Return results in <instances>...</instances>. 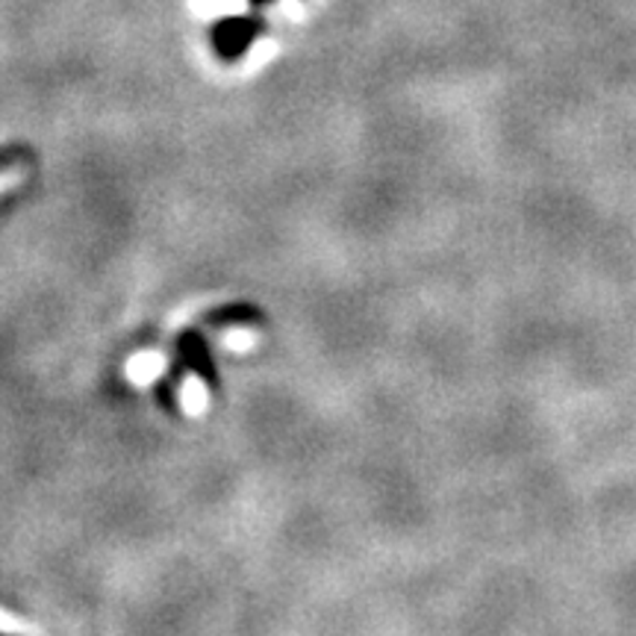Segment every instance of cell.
Returning <instances> with one entry per match:
<instances>
[{
	"instance_id": "cell-1",
	"label": "cell",
	"mask_w": 636,
	"mask_h": 636,
	"mask_svg": "<svg viewBox=\"0 0 636 636\" xmlns=\"http://www.w3.org/2000/svg\"><path fill=\"white\" fill-rule=\"evenodd\" d=\"M262 30H265V21H262V18L230 15V18H221V21L212 27L210 42L221 60L233 62L248 53V48L260 39Z\"/></svg>"
},
{
	"instance_id": "cell-2",
	"label": "cell",
	"mask_w": 636,
	"mask_h": 636,
	"mask_svg": "<svg viewBox=\"0 0 636 636\" xmlns=\"http://www.w3.org/2000/svg\"><path fill=\"white\" fill-rule=\"evenodd\" d=\"M177 366L201 377L210 389H218L216 359H212L207 340L198 331L180 333V340H177Z\"/></svg>"
},
{
	"instance_id": "cell-4",
	"label": "cell",
	"mask_w": 636,
	"mask_h": 636,
	"mask_svg": "<svg viewBox=\"0 0 636 636\" xmlns=\"http://www.w3.org/2000/svg\"><path fill=\"white\" fill-rule=\"evenodd\" d=\"M253 7H265V3H271V0H251Z\"/></svg>"
},
{
	"instance_id": "cell-3",
	"label": "cell",
	"mask_w": 636,
	"mask_h": 636,
	"mask_svg": "<svg viewBox=\"0 0 636 636\" xmlns=\"http://www.w3.org/2000/svg\"><path fill=\"white\" fill-rule=\"evenodd\" d=\"M207 322L218 324V327H230V324H257L262 322V315L248 304H230L207 315Z\"/></svg>"
}]
</instances>
